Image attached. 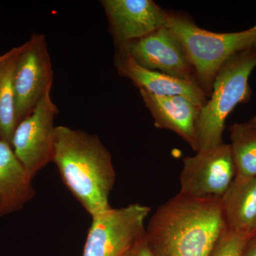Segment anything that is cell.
<instances>
[{"instance_id": "21", "label": "cell", "mask_w": 256, "mask_h": 256, "mask_svg": "<svg viewBox=\"0 0 256 256\" xmlns=\"http://www.w3.org/2000/svg\"><path fill=\"white\" fill-rule=\"evenodd\" d=\"M256 26V25H255V26Z\"/></svg>"}, {"instance_id": "13", "label": "cell", "mask_w": 256, "mask_h": 256, "mask_svg": "<svg viewBox=\"0 0 256 256\" xmlns=\"http://www.w3.org/2000/svg\"><path fill=\"white\" fill-rule=\"evenodd\" d=\"M32 180L11 146L0 139V217L31 201L35 195Z\"/></svg>"}, {"instance_id": "3", "label": "cell", "mask_w": 256, "mask_h": 256, "mask_svg": "<svg viewBox=\"0 0 256 256\" xmlns=\"http://www.w3.org/2000/svg\"><path fill=\"white\" fill-rule=\"evenodd\" d=\"M168 12L166 28L182 45L194 68L197 84L208 98L216 76L224 64L238 52L256 47V28L216 33L198 28L188 14Z\"/></svg>"}, {"instance_id": "8", "label": "cell", "mask_w": 256, "mask_h": 256, "mask_svg": "<svg viewBox=\"0 0 256 256\" xmlns=\"http://www.w3.org/2000/svg\"><path fill=\"white\" fill-rule=\"evenodd\" d=\"M48 89L32 114L16 126L12 141L15 156L33 178L53 159L55 128L58 114Z\"/></svg>"}, {"instance_id": "14", "label": "cell", "mask_w": 256, "mask_h": 256, "mask_svg": "<svg viewBox=\"0 0 256 256\" xmlns=\"http://www.w3.org/2000/svg\"><path fill=\"white\" fill-rule=\"evenodd\" d=\"M226 222L235 233H256V176H236L222 197Z\"/></svg>"}, {"instance_id": "15", "label": "cell", "mask_w": 256, "mask_h": 256, "mask_svg": "<svg viewBox=\"0 0 256 256\" xmlns=\"http://www.w3.org/2000/svg\"><path fill=\"white\" fill-rule=\"evenodd\" d=\"M21 46L0 56V139L12 146L18 126L15 112L14 76Z\"/></svg>"}, {"instance_id": "12", "label": "cell", "mask_w": 256, "mask_h": 256, "mask_svg": "<svg viewBox=\"0 0 256 256\" xmlns=\"http://www.w3.org/2000/svg\"><path fill=\"white\" fill-rule=\"evenodd\" d=\"M114 65L120 76L130 80L138 88L154 95L182 96L201 108L208 100L206 94L197 84L142 68L124 50L116 48Z\"/></svg>"}, {"instance_id": "20", "label": "cell", "mask_w": 256, "mask_h": 256, "mask_svg": "<svg viewBox=\"0 0 256 256\" xmlns=\"http://www.w3.org/2000/svg\"><path fill=\"white\" fill-rule=\"evenodd\" d=\"M248 122L252 128H256V114Z\"/></svg>"}, {"instance_id": "11", "label": "cell", "mask_w": 256, "mask_h": 256, "mask_svg": "<svg viewBox=\"0 0 256 256\" xmlns=\"http://www.w3.org/2000/svg\"><path fill=\"white\" fill-rule=\"evenodd\" d=\"M139 90L154 126L176 133L196 152L197 124L202 108L182 96H156L144 89Z\"/></svg>"}, {"instance_id": "10", "label": "cell", "mask_w": 256, "mask_h": 256, "mask_svg": "<svg viewBox=\"0 0 256 256\" xmlns=\"http://www.w3.org/2000/svg\"><path fill=\"white\" fill-rule=\"evenodd\" d=\"M114 46H124L166 28L168 12L152 0H102Z\"/></svg>"}, {"instance_id": "6", "label": "cell", "mask_w": 256, "mask_h": 256, "mask_svg": "<svg viewBox=\"0 0 256 256\" xmlns=\"http://www.w3.org/2000/svg\"><path fill=\"white\" fill-rule=\"evenodd\" d=\"M20 46L14 76L18 126L32 114L45 92L52 88L53 82L46 36L32 34L30 40Z\"/></svg>"}, {"instance_id": "4", "label": "cell", "mask_w": 256, "mask_h": 256, "mask_svg": "<svg viewBox=\"0 0 256 256\" xmlns=\"http://www.w3.org/2000/svg\"><path fill=\"white\" fill-rule=\"evenodd\" d=\"M256 68V47L238 52L220 67L197 124L198 150L223 143L226 120L237 105L252 97L249 77Z\"/></svg>"}, {"instance_id": "17", "label": "cell", "mask_w": 256, "mask_h": 256, "mask_svg": "<svg viewBox=\"0 0 256 256\" xmlns=\"http://www.w3.org/2000/svg\"><path fill=\"white\" fill-rule=\"evenodd\" d=\"M254 235L235 233L227 229L210 256H242L246 246Z\"/></svg>"}, {"instance_id": "16", "label": "cell", "mask_w": 256, "mask_h": 256, "mask_svg": "<svg viewBox=\"0 0 256 256\" xmlns=\"http://www.w3.org/2000/svg\"><path fill=\"white\" fill-rule=\"evenodd\" d=\"M237 178L256 176V129L248 122L229 128Z\"/></svg>"}, {"instance_id": "5", "label": "cell", "mask_w": 256, "mask_h": 256, "mask_svg": "<svg viewBox=\"0 0 256 256\" xmlns=\"http://www.w3.org/2000/svg\"><path fill=\"white\" fill-rule=\"evenodd\" d=\"M150 208L140 204L92 216L82 256H124L146 236L144 222Z\"/></svg>"}, {"instance_id": "19", "label": "cell", "mask_w": 256, "mask_h": 256, "mask_svg": "<svg viewBox=\"0 0 256 256\" xmlns=\"http://www.w3.org/2000/svg\"><path fill=\"white\" fill-rule=\"evenodd\" d=\"M242 256H256V234L248 242Z\"/></svg>"}, {"instance_id": "1", "label": "cell", "mask_w": 256, "mask_h": 256, "mask_svg": "<svg viewBox=\"0 0 256 256\" xmlns=\"http://www.w3.org/2000/svg\"><path fill=\"white\" fill-rule=\"evenodd\" d=\"M227 229L222 198L180 192L156 210L146 239L156 256H210Z\"/></svg>"}, {"instance_id": "2", "label": "cell", "mask_w": 256, "mask_h": 256, "mask_svg": "<svg viewBox=\"0 0 256 256\" xmlns=\"http://www.w3.org/2000/svg\"><path fill=\"white\" fill-rule=\"evenodd\" d=\"M52 162L64 184L92 216L111 208L116 172L110 152L97 136L56 127Z\"/></svg>"}, {"instance_id": "18", "label": "cell", "mask_w": 256, "mask_h": 256, "mask_svg": "<svg viewBox=\"0 0 256 256\" xmlns=\"http://www.w3.org/2000/svg\"><path fill=\"white\" fill-rule=\"evenodd\" d=\"M124 256H156V254L151 250L148 246V242L144 238L136 242Z\"/></svg>"}, {"instance_id": "9", "label": "cell", "mask_w": 256, "mask_h": 256, "mask_svg": "<svg viewBox=\"0 0 256 256\" xmlns=\"http://www.w3.org/2000/svg\"><path fill=\"white\" fill-rule=\"evenodd\" d=\"M116 48L127 52L142 68L198 85L194 68L184 48L168 28H160L148 36Z\"/></svg>"}, {"instance_id": "7", "label": "cell", "mask_w": 256, "mask_h": 256, "mask_svg": "<svg viewBox=\"0 0 256 256\" xmlns=\"http://www.w3.org/2000/svg\"><path fill=\"white\" fill-rule=\"evenodd\" d=\"M230 144L222 143L184 158L180 193L198 198H222L236 178Z\"/></svg>"}]
</instances>
